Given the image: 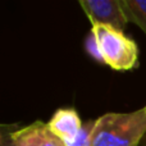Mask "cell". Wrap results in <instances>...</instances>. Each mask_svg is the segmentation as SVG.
<instances>
[{"label":"cell","instance_id":"1","mask_svg":"<svg viewBox=\"0 0 146 146\" xmlns=\"http://www.w3.org/2000/svg\"><path fill=\"white\" fill-rule=\"evenodd\" d=\"M146 133V105L129 113H106L95 121L90 146H139Z\"/></svg>","mask_w":146,"mask_h":146},{"label":"cell","instance_id":"2","mask_svg":"<svg viewBox=\"0 0 146 146\" xmlns=\"http://www.w3.org/2000/svg\"><path fill=\"white\" fill-rule=\"evenodd\" d=\"M91 32L96 38L103 63L114 71H129L139 66V46L132 38L110 26L94 25Z\"/></svg>","mask_w":146,"mask_h":146},{"label":"cell","instance_id":"3","mask_svg":"<svg viewBox=\"0 0 146 146\" xmlns=\"http://www.w3.org/2000/svg\"><path fill=\"white\" fill-rule=\"evenodd\" d=\"M80 5L88 17L91 26H110L119 31L126 28L128 21L121 0H80Z\"/></svg>","mask_w":146,"mask_h":146},{"label":"cell","instance_id":"4","mask_svg":"<svg viewBox=\"0 0 146 146\" xmlns=\"http://www.w3.org/2000/svg\"><path fill=\"white\" fill-rule=\"evenodd\" d=\"M13 140L17 146H67L42 121H36L15 131Z\"/></svg>","mask_w":146,"mask_h":146},{"label":"cell","instance_id":"5","mask_svg":"<svg viewBox=\"0 0 146 146\" xmlns=\"http://www.w3.org/2000/svg\"><path fill=\"white\" fill-rule=\"evenodd\" d=\"M48 126L53 133H55L59 139L66 142V145H68L77 137L83 124L74 109L62 108L54 113V115L48 122Z\"/></svg>","mask_w":146,"mask_h":146},{"label":"cell","instance_id":"6","mask_svg":"<svg viewBox=\"0 0 146 146\" xmlns=\"http://www.w3.org/2000/svg\"><path fill=\"white\" fill-rule=\"evenodd\" d=\"M128 22L137 25L146 35V0H121Z\"/></svg>","mask_w":146,"mask_h":146},{"label":"cell","instance_id":"7","mask_svg":"<svg viewBox=\"0 0 146 146\" xmlns=\"http://www.w3.org/2000/svg\"><path fill=\"white\" fill-rule=\"evenodd\" d=\"M19 129L18 124H1L0 126V146H17L13 140V133Z\"/></svg>","mask_w":146,"mask_h":146},{"label":"cell","instance_id":"8","mask_svg":"<svg viewBox=\"0 0 146 146\" xmlns=\"http://www.w3.org/2000/svg\"><path fill=\"white\" fill-rule=\"evenodd\" d=\"M94 123H95V121L87 122V123L83 124L82 129L77 135V137L67 146H90V135H91V131H92Z\"/></svg>","mask_w":146,"mask_h":146},{"label":"cell","instance_id":"9","mask_svg":"<svg viewBox=\"0 0 146 146\" xmlns=\"http://www.w3.org/2000/svg\"><path fill=\"white\" fill-rule=\"evenodd\" d=\"M86 49H87L88 54H90L94 59H96L98 62L103 63V59H101L100 51H99L98 42H96V38H95V36H94L92 32H90V35H88L87 38H86Z\"/></svg>","mask_w":146,"mask_h":146}]
</instances>
